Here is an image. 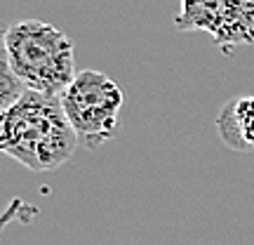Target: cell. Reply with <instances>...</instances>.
Listing matches in <instances>:
<instances>
[{
    "label": "cell",
    "mask_w": 254,
    "mask_h": 245,
    "mask_svg": "<svg viewBox=\"0 0 254 245\" xmlns=\"http://www.w3.org/2000/svg\"><path fill=\"white\" fill-rule=\"evenodd\" d=\"M80 139L62 97L28 90L0 118V151L33 172H50L71 161Z\"/></svg>",
    "instance_id": "6da1fadb"
},
{
    "label": "cell",
    "mask_w": 254,
    "mask_h": 245,
    "mask_svg": "<svg viewBox=\"0 0 254 245\" xmlns=\"http://www.w3.org/2000/svg\"><path fill=\"white\" fill-rule=\"evenodd\" d=\"M5 57L28 90L62 97L75 78L73 43L45 21H17L5 31Z\"/></svg>",
    "instance_id": "7a4b0ae2"
},
{
    "label": "cell",
    "mask_w": 254,
    "mask_h": 245,
    "mask_svg": "<svg viewBox=\"0 0 254 245\" xmlns=\"http://www.w3.org/2000/svg\"><path fill=\"white\" fill-rule=\"evenodd\" d=\"M62 104L82 146L97 149L116 137L123 90L106 73L90 69L75 73L62 94Z\"/></svg>",
    "instance_id": "3957f363"
},
{
    "label": "cell",
    "mask_w": 254,
    "mask_h": 245,
    "mask_svg": "<svg viewBox=\"0 0 254 245\" xmlns=\"http://www.w3.org/2000/svg\"><path fill=\"white\" fill-rule=\"evenodd\" d=\"M179 31H205L221 50L254 43V0H179Z\"/></svg>",
    "instance_id": "277c9868"
},
{
    "label": "cell",
    "mask_w": 254,
    "mask_h": 245,
    "mask_svg": "<svg viewBox=\"0 0 254 245\" xmlns=\"http://www.w3.org/2000/svg\"><path fill=\"white\" fill-rule=\"evenodd\" d=\"M219 137L233 151L252 154L254 151V94L236 97L217 116Z\"/></svg>",
    "instance_id": "5b68a950"
},
{
    "label": "cell",
    "mask_w": 254,
    "mask_h": 245,
    "mask_svg": "<svg viewBox=\"0 0 254 245\" xmlns=\"http://www.w3.org/2000/svg\"><path fill=\"white\" fill-rule=\"evenodd\" d=\"M28 92V87L19 81V76L12 71L7 57H2L0 62V111L5 113L9 106H14L24 94Z\"/></svg>",
    "instance_id": "8992f818"
}]
</instances>
